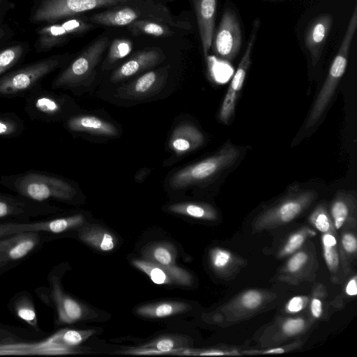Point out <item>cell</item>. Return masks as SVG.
<instances>
[{"label":"cell","mask_w":357,"mask_h":357,"mask_svg":"<svg viewBox=\"0 0 357 357\" xmlns=\"http://www.w3.org/2000/svg\"><path fill=\"white\" fill-rule=\"evenodd\" d=\"M310 308L311 312L314 317L319 318L321 316L322 313V307L321 303L319 299L314 298L312 301Z\"/></svg>","instance_id":"7dc6e473"},{"label":"cell","mask_w":357,"mask_h":357,"mask_svg":"<svg viewBox=\"0 0 357 357\" xmlns=\"http://www.w3.org/2000/svg\"><path fill=\"white\" fill-rule=\"evenodd\" d=\"M305 326L302 319H291L287 320L282 325V330L287 335H294L301 332Z\"/></svg>","instance_id":"60d3db41"},{"label":"cell","mask_w":357,"mask_h":357,"mask_svg":"<svg viewBox=\"0 0 357 357\" xmlns=\"http://www.w3.org/2000/svg\"><path fill=\"white\" fill-rule=\"evenodd\" d=\"M346 292L349 296H355L357 294V283L356 278L351 279L347 284Z\"/></svg>","instance_id":"c3c4849f"},{"label":"cell","mask_w":357,"mask_h":357,"mask_svg":"<svg viewBox=\"0 0 357 357\" xmlns=\"http://www.w3.org/2000/svg\"><path fill=\"white\" fill-rule=\"evenodd\" d=\"M39 236L36 232H21L13 237L0 241V268L6 264L27 255L37 245Z\"/></svg>","instance_id":"e0dca14e"},{"label":"cell","mask_w":357,"mask_h":357,"mask_svg":"<svg viewBox=\"0 0 357 357\" xmlns=\"http://www.w3.org/2000/svg\"><path fill=\"white\" fill-rule=\"evenodd\" d=\"M323 246L324 258L328 267L331 271H336L339 264L336 245H323Z\"/></svg>","instance_id":"8d00e7d4"},{"label":"cell","mask_w":357,"mask_h":357,"mask_svg":"<svg viewBox=\"0 0 357 357\" xmlns=\"http://www.w3.org/2000/svg\"><path fill=\"white\" fill-rule=\"evenodd\" d=\"M242 45V31L236 13L227 8L214 32L213 50L220 59L230 61L238 54Z\"/></svg>","instance_id":"30bf717a"},{"label":"cell","mask_w":357,"mask_h":357,"mask_svg":"<svg viewBox=\"0 0 357 357\" xmlns=\"http://www.w3.org/2000/svg\"><path fill=\"white\" fill-rule=\"evenodd\" d=\"M53 296L61 322L72 324L84 317V310L80 303L64 294L56 282L54 283Z\"/></svg>","instance_id":"cb8c5ba5"},{"label":"cell","mask_w":357,"mask_h":357,"mask_svg":"<svg viewBox=\"0 0 357 357\" xmlns=\"http://www.w3.org/2000/svg\"><path fill=\"white\" fill-rule=\"evenodd\" d=\"M50 206L20 195L0 194V218L49 209Z\"/></svg>","instance_id":"44dd1931"},{"label":"cell","mask_w":357,"mask_h":357,"mask_svg":"<svg viewBox=\"0 0 357 357\" xmlns=\"http://www.w3.org/2000/svg\"><path fill=\"white\" fill-rule=\"evenodd\" d=\"M305 236V234L302 232H298L292 235L284 247L282 254H290L300 248L304 242Z\"/></svg>","instance_id":"f35d334b"},{"label":"cell","mask_w":357,"mask_h":357,"mask_svg":"<svg viewBox=\"0 0 357 357\" xmlns=\"http://www.w3.org/2000/svg\"><path fill=\"white\" fill-rule=\"evenodd\" d=\"M68 104L66 97L41 85L25 97L24 111L31 121L45 123L65 121L70 116Z\"/></svg>","instance_id":"9c48e42d"},{"label":"cell","mask_w":357,"mask_h":357,"mask_svg":"<svg viewBox=\"0 0 357 357\" xmlns=\"http://www.w3.org/2000/svg\"><path fill=\"white\" fill-rule=\"evenodd\" d=\"M284 352V350L283 349L275 348V349H272L268 350V351H265L264 354H282Z\"/></svg>","instance_id":"f907efd6"},{"label":"cell","mask_w":357,"mask_h":357,"mask_svg":"<svg viewBox=\"0 0 357 357\" xmlns=\"http://www.w3.org/2000/svg\"><path fill=\"white\" fill-rule=\"evenodd\" d=\"M315 192L310 190L296 191L266 211L259 218L261 226L283 224L298 215L314 199Z\"/></svg>","instance_id":"7c38bea8"},{"label":"cell","mask_w":357,"mask_h":357,"mask_svg":"<svg viewBox=\"0 0 357 357\" xmlns=\"http://www.w3.org/2000/svg\"><path fill=\"white\" fill-rule=\"evenodd\" d=\"M188 340L179 335H165L126 353L132 354H162L180 352L187 347Z\"/></svg>","instance_id":"7402d4cb"},{"label":"cell","mask_w":357,"mask_h":357,"mask_svg":"<svg viewBox=\"0 0 357 357\" xmlns=\"http://www.w3.org/2000/svg\"><path fill=\"white\" fill-rule=\"evenodd\" d=\"M230 259V253L224 250L215 249L211 254V264L215 268H224L229 263Z\"/></svg>","instance_id":"d590c367"},{"label":"cell","mask_w":357,"mask_h":357,"mask_svg":"<svg viewBox=\"0 0 357 357\" xmlns=\"http://www.w3.org/2000/svg\"><path fill=\"white\" fill-rule=\"evenodd\" d=\"M307 259V255L305 252L296 253L289 259L287 264V270L291 273L298 271L305 264Z\"/></svg>","instance_id":"b9f144b4"},{"label":"cell","mask_w":357,"mask_h":357,"mask_svg":"<svg viewBox=\"0 0 357 357\" xmlns=\"http://www.w3.org/2000/svg\"><path fill=\"white\" fill-rule=\"evenodd\" d=\"M352 206L353 197L350 194L340 192L337 195L331 206V214L336 229L343 225L350 213Z\"/></svg>","instance_id":"1f68e13d"},{"label":"cell","mask_w":357,"mask_h":357,"mask_svg":"<svg viewBox=\"0 0 357 357\" xmlns=\"http://www.w3.org/2000/svg\"><path fill=\"white\" fill-rule=\"evenodd\" d=\"M70 56L56 54L15 68L0 77V98L26 97L49 75L66 65Z\"/></svg>","instance_id":"7a4b0ae2"},{"label":"cell","mask_w":357,"mask_h":357,"mask_svg":"<svg viewBox=\"0 0 357 357\" xmlns=\"http://www.w3.org/2000/svg\"><path fill=\"white\" fill-rule=\"evenodd\" d=\"M45 231L59 234L57 219L27 224H3L0 225V236L21 232Z\"/></svg>","instance_id":"f1b7e54d"},{"label":"cell","mask_w":357,"mask_h":357,"mask_svg":"<svg viewBox=\"0 0 357 357\" xmlns=\"http://www.w3.org/2000/svg\"><path fill=\"white\" fill-rule=\"evenodd\" d=\"M201 356H220L224 355V353L220 351H207L199 354Z\"/></svg>","instance_id":"681fc988"},{"label":"cell","mask_w":357,"mask_h":357,"mask_svg":"<svg viewBox=\"0 0 357 357\" xmlns=\"http://www.w3.org/2000/svg\"><path fill=\"white\" fill-rule=\"evenodd\" d=\"M96 26L82 15L42 24L36 29L35 51L45 53L65 45L73 38L85 34Z\"/></svg>","instance_id":"ba28073f"},{"label":"cell","mask_w":357,"mask_h":357,"mask_svg":"<svg viewBox=\"0 0 357 357\" xmlns=\"http://www.w3.org/2000/svg\"><path fill=\"white\" fill-rule=\"evenodd\" d=\"M108 48L104 63L105 68L128 56L132 51V43L128 38H116L109 44Z\"/></svg>","instance_id":"d6a6232c"},{"label":"cell","mask_w":357,"mask_h":357,"mask_svg":"<svg viewBox=\"0 0 357 357\" xmlns=\"http://www.w3.org/2000/svg\"><path fill=\"white\" fill-rule=\"evenodd\" d=\"M241 301L245 307L254 309L261 304V295L258 291H249L243 294Z\"/></svg>","instance_id":"ab89813d"},{"label":"cell","mask_w":357,"mask_h":357,"mask_svg":"<svg viewBox=\"0 0 357 357\" xmlns=\"http://www.w3.org/2000/svg\"><path fill=\"white\" fill-rule=\"evenodd\" d=\"M239 155V150L227 143L213 155L175 173L169 184L172 188L181 189L207 181L232 165Z\"/></svg>","instance_id":"8992f818"},{"label":"cell","mask_w":357,"mask_h":357,"mask_svg":"<svg viewBox=\"0 0 357 357\" xmlns=\"http://www.w3.org/2000/svg\"><path fill=\"white\" fill-rule=\"evenodd\" d=\"M168 209L174 213L199 219H213L215 211L210 206L197 203H178L170 205Z\"/></svg>","instance_id":"f546056e"},{"label":"cell","mask_w":357,"mask_h":357,"mask_svg":"<svg viewBox=\"0 0 357 357\" xmlns=\"http://www.w3.org/2000/svg\"><path fill=\"white\" fill-rule=\"evenodd\" d=\"M88 19L96 25L107 26H127L139 20H152L172 26L177 25L164 7L151 4L146 0L140 3L109 8L93 14Z\"/></svg>","instance_id":"52a82bcc"},{"label":"cell","mask_w":357,"mask_h":357,"mask_svg":"<svg viewBox=\"0 0 357 357\" xmlns=\"http://www.w3.org/2000/svg\"><path fill=\"white\" fill-rule=\"evenodd\" d=\"M261 22L256 18L252 23L245 51L238 63V68L231 81L228 90L225 96L219 112L220 120L224 123H228L235 110L237 99L242 89L244 80L251 64L252 49L256 40L257 31Z\"/></svg>","instance_id":"8fae6325"},{"label":"cell","mask_w":357,"mask_h":357,"mask_svg":"<svg viewBox=\"0 0 357 357\" xmlns=\"http://www.w3.org/2000/svg\"><path fill=\"white\" fill-rule=\"evenodd\" d=\"M127 29L135 36L149 35L155 37H168L174 34L166 23L152 20H139L127 26Z\"/></svg>","instance_id":"83f0119b"},{"label":"cell","mask_w":357,"mask_h":357,"mask_svg":"<svg viewBox=\"0 0 357 357\" xmlns=\"http://www.w3.org/2000/svg\"><path fill=\"white\" fill-rule=\"evenodd\" d=\"M132 265L146 273L151 281L159 285L188 286L192 282L191 274L183 268L162 266L144 259H133Z\"/></svg>","instance_id":"4fadbf2b"},{"label":"cell","mask_w":357,"mask_h":357,"mask_svg":"<svg viewBox=\"0 0 357 357\" xmlns=\"http://www.w3.org/2000/svg\"><path fill=\"white\" fill-rule=\"evenodd\" d=\"M93 333L91 330L75 331L67 330L63 331L61 336V342L66 346L75 347L86 340Z\"/></svg>","instance_id":"836d02e7"},{"label":"cell","mask_w":357,"mask_h":357,"mask_svg":"<svg viewBox=\"0 0 357 357\" xmlns=\"http://www.w3.org/2000/svg\"><path fill=\"white\" fill-rule=\"evenodd\" d=\"M167 77V68L150 70L118 90L119 96L124 98H143L160 89Z\"/></svg>","instance_id":"2e32d148"},{"label":"cell","mask_w":357,"mask_h":357,"mask_svg":"<svg viewBox=\"0 0 357 357\" xmlns=\"http://www.w3.org/2000/svg\"><path fill=\"white\" fill-rule=\"evenodd\" d=\"M63 126L72 132H87L106 136H114L118 132L112 123L89 115H71L63 121Z\"/></svg>","instance_id":"d6986e66"},{"label":"cell","mask_w":357,"mask_h":357,"mask_svg":"<svg viewBox=\"0 0 357 357\" xmlns=\"http://www.w3.org/2000/svg\"><path fill=\"white\" fill-rule=\"evenodd\" d=\"M145 0H33L29 22L33 24L52 23L102 8L136 3Z\"/></svg>","instance_id":"3957f363"},{"label":"cell","mask_w":357,"mask_h":357,"mask_svg":"<svg viewBox=\"0 0 357 357\" xmlns=\"http://www.w3.org/2000/svg\"><path fill=\"white\" fill-rule=\"evenodd\" d=\"M0 185L18 195L40 203L49 200L70 202L77 195V189L70 181L38 170L2 175Z\"/></svg>","instance_id":"6da1fadb"},{"label":"cell","mask_w":357,"mask_h":357,"mask_svg":"<svg viewBox=\"0 0 357 357\" xmlns=\"http://www.w3.org/2000/svg\"><path fill=\"white\" fill-rule=\"evenodd\" d=\"M333 21V17L331 14L323 13L314 18L305 29L304 43L314 66L320 59Z\"/></svg>","instance_id":"5bb4252c"},{"label":"cell","mask_w":357,"mask_h":357,"mask_svg":"<svg viewBox=\"0 0 357 357\" xmlns=\"http://www.w3.org/2000/svg\"><path fill=\"white\" fill-rule=\"evenodd\" d=\"M344 249L347 252H354L356 250L357 242L354 235L351 234H345L342 239Z\"/></svg>","instance_id":"ee69618b"},{"label":"cell","mask_w":357,"mask_h":357,"mask_svg":"<svg viewBox=\"0 0 357 357\" xmlns=\"http://www.w3.org/2000/svg\"><path fill=\"white\" fill-rule=\"evenodd\" d=\"M204 141L202 132L190 123H182L173 130L169 147L177 154L190 152L199 147Z\"/></svg>","instance_id":"ffe728a7"},{"label":"cell","mask_w":357,"mask_h":357,"mask_svg":"<svg viewBox=\"0 0 357 357\" xmlns=\"http://www.w3.org/2000/svg\"><path fill=\"white\" fill-rule=\"evenodd\" d=\"M24 121L14 112H0V137L15 138L25 130Z\"/></svg>","instance_id":"4dcf8cb0"},{"label":"cell","mask_w":357,"mask_h":357,"mask_svg":"<svg viewBox=\"0 0 357 357\" xmlns=\"http://www.w3.org/2000/svg\"><path fill=\"white\" fill-rule=\"evenodd\" d=\"M165 59L162 50L150 47L138 52L120 66L112 75L111 80L118 82L155 66Z\"/></svg>","instance_id":"9a60e30c"},{"label":"cell","mask_w":357,"mask_h":357,"mask_svg":"<svg viewBox=\"0 0 357 357\" xmlns=\"http://www.w3.org/2000/svg\"><path fill=\"white\" fill-rule=\"evenodd\" d=\"M109 44L107 36H101L89 44L53 79L52 89H74L86 84Z\"/></svg>","instance_id":"5b68a950"},{"label":"cell","mask_w":357,"mask_h":357,"mask_svg":"<svg viewBox=\"0 0 357 357\" xmlns=\"http://www.w3.org/2000/svg\"><path fill=\"white\" fill-rule=\"evenodd\" d=\"M15 7L12 0H0V26L4 23L8 13Z\"/></svg>","instance_id":"f6af8a7d"},{"label":"cell","mask_w":357,"mask_h":357,"mask_svg":"<svg viewBox=\"0 0 357 357\" xmlns=\"http://www.w3.org/2000/svg\"><path fill=\"white\" fill-rule=\"evenodd\" d=\"M14 35L13 29L8 24L3 23L0 26V50L11 42Z\"/></svg>","instance_id":"7bdbcfd3"},{"label":"cell","mask_w":357,"mask_h":357,"mask_svg":"<svg viewBox=\"0 0 357 357\" xmlns=\"http://www.w3.org/2000/svg\"><path fill=\"white\" fill-rule=\"evenodd\" d=\"M17 316L27 323L35 325L36 324V315L33 307L28 304H21L17 308Z\"/></svg>","instance_id":"74e56055"},{"label":"cell","mask_w":357,"mask_h":357,"mask_svg":"<svg viewBox=\"0 0 357 357\" xmlns=\"http://www.w3.org/2000/svg\"><path fill=\"white\" fill-rule=\"evenodd\" d=\"M29 52L26 41L10 42L0 50V77L15 68Z\"/></svg>","instance_id":"484cf974"},{"label":"cell","mask_w":357,"mask_h":357,"mask_svg":"<svg viewBox=\"0 0 357 357\" xmlns=\"http://www.w3.org/2000/svg\"><path fill=\"white\" fill-rule=\"evenodd\" d=\"M303 307V300L300 296L292 298L287 305V310L291 312H297L301 310Z\"/></svg>","instance_id":"bcb514c9"},{"label":"cell","mask_w":357,"mask_h":357,"mask_svg":"<svg viewBox=\"0 0 357 357\" xmlns=\"http://www.w3.org/2000/svg\"><path fill=\"white\" fill-rule=\"evenodd\" d=\"M143 259L162 266H174L176 250L169 242H154L146 245L142 252Z\"/></svg>","instance_id":"4316f807"},{"label":"cell","mask_w":357,"mask_h":357,"mask_svg":"<svg viewBox=\"0 0 357 357\" xmlns=\"http://www.w3.org/2000/svg\"><path fill=\"white\" fill-rule=\"evenodd\" d=\"M311 220L317 229L326 232L331 227L330 220L324 207L317 208L311 216Z\"/></svg>","instance_id":"e575fe53"},{"label":"cell","mask_w":357,"mask_h":357,"mask_svg":"<svg viewBox=\"0 0 357 357\" xmlns=\"http://www.w3.org/2000/svg\"><path fill=\"white\" fill-rule=\"evenodd\" d=\"M78 236L82 241L101 252L112 250L116 243L113 234L98 225L92 224L82 227Z\"/></svg>","instance_id":"603a6c76"},{"label":"cell","mask_w":357,"mask_h":357,"mask_svg":"<svg viewBox=\"0 0 357 357\" xmlns=\"http://www.w3.org/2000/svg\"><path fill=\"white\" fill-rule=\"evenodd\" d=\"M218 0H192L205 57L212 45Z\"/></svg>","instance_id":"ac0fdd59"},{"label":"cell","mask_w":357,"mask_h":357,"mask_svg":"<svg viewBox=\"0 0 357 357\" xmlns=\"http://www.w3.org/2000/svg\"><path fill=\"white\" fill-rule=\"evenodd\" d=\"M190 309V305L180 301H162L143 305L136 309V313L146 318L158 319L183 313Z\"/></svg>","instance_id":"d4e9b609"},{"label":"cell","mask_w":357,"mask_h":357,"mask_svg":"<svg viewBox=\"0 0 357 357\" xmlns=\"http://www.w3.org/2000/svg\"><path fill=\"white\" fill-rule=\"evenodd\" d=\"M357 28V6H355L339 50L331 65L327 77L310 112L306 128L312 127L320 119L334 95L345 73L350 47Z\"/></svg>","instance_id":"277c9868"}]
</instances>
